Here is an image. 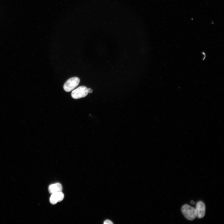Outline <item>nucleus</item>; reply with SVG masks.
Segmentation results:
<instances>
[{"mask_svg":"<svg viewBox=\"0 0 224 224\" xmlns=\"http://www.w3.org/2000/svg\"><path fill=\"white\" fill-rule=\"evenodd\" d=\"M54 193H55L58 202H61L63 200L64 197V195L62 192Z\"/></svg>","mask_w":224,"mask_h":224,"instance_id":"nucleus-7","label":"nucleus"},{"mask_svg":"<svg viewBox=\"0 0 224 224\" xmlns=\"http://www.w3.org/2000/svg\"><path fill=\"white\" fill-rule=\"evenodd\" d=\"M196 217L200 219L205 216L206 207L205 204L201 201L198 202L196 205Z\"/></svg>","mask_w":224,"mask_h":224,"instance_id":"nucleus-4","label":"nucleus"},{"mask_svg":"<svg viewBox=\"0 0 224 224\" xmlns=\"http://www.w3.org/2000/svg\"><path fill=\"white\" fill-rule=\"evenodd\" d=\"M191 203L192 205H194L195 204V203L193 201H191Z\"/></svg>","mask_w":224,"mask_h":224,"instance_id":"nucleus-10","label":"nucleus"},{"mask_svg":"<svg viewBox=\"0 0 224 224\" xmlns=\"http://www.w3.org/2000/svg\"><path fill=\"white\" fill-rule=\"evenodd\" d=\"M93 90L90 88L88 89V93H91L93 92Z\"/></svg>","mask_w":224,"mask_h":224,"instance_id":"nucleus-9","label":"nucleus"},{"mask_svg":"<svg viewBox=\"0 0 224 224\" xmlns=\"http://www.w3.org/2000/svg\"><path fill=\"white\" fill-rule=\"evenodd\" d=\"M80 82V79L77 77L71 78L65 84L63 87L64 90L66 92H70L76 88Z\"/></svg>","mask_w":224,"mask_h":224,"instance_id":"nucleus-2","label":"nucleus"},{"mask_svg":"<svg viewBox=\"0 0 224 224\" xmlns=\"http://www.w3.org/2000/svg\"><path fill=\"white\" fill-rule=\"evenodd\" d=\"M49 192L52 194L59 192L62 191V187L60 183H56L50 185L48 188Z\"/></svg>","mask_w":224,"mask_h":224,"instance_id":"nucleus-5","label":"nucleus"},{"mask_svg":"<svg viewBox=\"0 0 224 224\" xmlns=\"http://www.w3.org/2000/svg\"><path fill=\"white\" fill-rule=\"evenodd\" d=\"M88 93V88L85 86H81L73 91L71 96L74 99H77L86 97Z\"/></svg>","mask_w":224,"mask_h":224,"instance_id":"nucleus-3","label":"nucleus"},{"mask_svg":"<svg viewBox=\"0 0 224 224\" xmlns=\"http://www.w3.org/2000/svg\"><path fill=\"white\" fill-rule=\"evenodd\" d=\"M181 210L185 218L189 220L193 221L196 217L195 208L188 205H185L183 206Z\"/></svg>","mask_w":224,"mask_h":224,"instance_id":"nucleus-1","label":"nucleus"},{"mask_svg":"<svg viewBox=\"0 0 224 224\" xmlns=\"http://www.w3.org/2000/svg\"><path fill=\"white\" fill-rule=\"evenodd\" d=\"M104 224H113V223L109 220H106L104 222Z\"/></svg>","mask_w":224,"mask_h":224,"instance_id":"nucleus-8","label":"nucleus"},{"mask_svg":"<svg viewBox=\"0 0 224 224\" xmlns=\"http://www.w3.org/2000/svg\"><path fill=\"white\" fill-rule=\"evenodd\" d=\"M50 203L53 205H55L58 202L55 193L51 194L50 198Z\"/></svg>","mask_w":224,"mask_h":224,"instance_id":"nucleus-6","label":"nucleus"}]
</instances>
